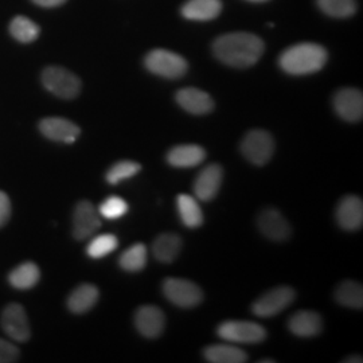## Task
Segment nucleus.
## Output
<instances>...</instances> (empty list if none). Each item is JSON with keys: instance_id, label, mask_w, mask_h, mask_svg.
Wrapping results in <instances>:
<instances>
[{"instance_id": "nucleus-1", "label": "nucleus", "mask_w": 363, "mask_h": 363, "mask_svg": "<svg viewBox=\"0 0 363 363\" xmlns=\"http://www.w3.org/2000/svg\"><path fill=\"white\" fill-rule=\"evenodd\" d=\"M213 52L225 65L244 69L257 64L264 42L250 33H230L214 40Z\"/></svg>"}, {"instance_id": "nucleus-2", "label": "nucleus", "mask_w": 363, "mask_h": 363, "mask_svg": "<svg viewBox=\"0 0 363 363\" xmlns=\"http://www.w3.org/2000/svg\"><path fill=\"white\" fill-rule=\"evenodd\" d=\"M327 52L318 43H298L281 52L279 64L291 76L312 74L325 67Z\"/></svg>"}, {"instance_id": "nucleus-3", "label": "nucleus", "mask_w": 363, "mask_h": 363, "mask_svg": "<svg viewBox=\"0 0 363 363\" xmlns=\"http://www.w3.org/2000/svg\"><path fill=\"white\" fill-rule=\"evenodd\" d=\"M42 84L54 96L72 100L81 91V81L72 72L60 66H49L42 73Z\"/></svg>"}, {"instance_id": "nucleus-4", "label": "nucleus", "mask_w": 363, "mask_h": 363, "mask_svg": "<svg viewBox=\"0 0 363 363\" xmlns=\"http://www.w3.org/2000/svg\"><path fill=\"white\" fill-rule=\"evenodd\" d=\"M145 67L160 77L181 78L187 73V61L177 52H169L164 49H156L148 52L144 60Z\"/></svg>"}, {"instance_id": "nucleus-5", "label": "nucleus", "mask_w": 363, "mask_h": 363, "mask_svg": "<svg viewBox=\"0 0 363 363\" xmlns=\"http://www.w3.org/2000/svg\"><path fill=\"white\" fill-rule=\"evenodd\" d=\"M241 152L255 166H265L274 152V140L267 130H249L241 142Z\"/></svg>"}, {"instance_id": "nucleus-6", "label": "nucleus", "mask_w": 363, "mask_h": 363, "mask_svg": "<svg viewBox=\"0 0 363 363\" xmlns=\"http://www.w3.org/2000/svg\"><path fill=\"white\" fill-rule=\"evenodd\" d=\"M163 294L172 304L181 308H193L203 300V292L190 280L169 277L163 281Z\"/></svg>"}, {"instance_id": "nucleus-7", "label": "nucleus", "mask_w": 363, "mask_h": 363, "mask_svg": "<svg viewBox=\"0 0 363 363\" xmlns=\"http://www.w3.org/2000/svg\"><path fill=\"white\" fill-rule=\"evenodd\" d=\"M217 334L223 340L232 343H259L265 340L267 331L262 325L247 320H228L217 328Z\"/></svg>"}, {"instance_id": "nucleus-8", "label": "nucleus", "mask_w": 363, "mask_h": 363, "mask_svg": "<svg viewBox=\"0 0 363 363\" xmlns=\"http://www.w3.org/2000/svg\"><path fill=\"white\" fill-rule=\"evenodd\" d=\"M295 300V291L291 286L273 288L252 306V311L259 318H271L284 311Z\"/></svg>"}, {"instance_id": "nucleus-9", "label": "nucleus", "mask_w": 363, "mask_h": 363, "mask_svg": "<svg viewBox=\"0 0 363 363\" xmlns=\"http://www.w3.org/2000/svg\"><path fill=\"white\" fill-rule=\"evenodd\" d=\"M1 327L9 337L16 342H27L31 335L26 311L21 304L11 303L1 313Z\"/></svg>"}, {"instance_id": "nucleus-10", "label": "nucleus", "mask_w": 363, "mask_h": 363, "mask_svg": "<svg viewBox=\"0 0 363 363\" xmlns=\"http://www.w3.org/2000/svg\"><path fill=\"white\" fill-rule=\"evenodd\" d=\"M101 226L100 216L89 201L78 202L73 214V235L78 241L86 240Z\"/></svg>"}, {"instance_id": "nucleus-11", "label": "nucleus", "mask_w": 363, "mask_h": 363, "mask_svg": "<svg viewBox=\"0 0 363 363\" xmlns=\"http://www.w3.org/2000/svg\"><path fill=\"white\" fill-rule=\"evenodd\" d=\"M39 130L52 142L66 144L76 143L81 133L78 125L62 117H48L40 120Z\"/></svg>"}, {"instance_id": "nucleus-12", "label": "nucleus", "mask_w": 363, "mask_h": 363, "mask_svg": "<svg viewBox=\"0 0 363 363\" xmlns=\"http://www.w3.org/2000/svg\"><path fill=\"white\" fill-rule=\"evenodd\" d=\"M334 108L340 118L350 123L361 121L363 116L362 91L354 88L337 91L334 97Z\"/></svg>"}, {"instance_id": "nucleus-13", "label": "nucleus", "mask_w": 363, "mask_h": 363, "mask_svg": "<svg viewBox=\"0 0 363 363\" xmlns=\"http://www.w3.org/2000/svg\"><path fill=\"white\" fill-rule=\"evenodd\" d=\"M259 229L267 238L273 241H286L291 237V225L276 208H265L259 213Z\"/></svg>"}, {"instance_id": "nucleus-14", "label": "nucleus", "mask_w": 363, "mask_h": 363, "mask_svg": "<svg viewBox=\"0 0 363 363\" xmlns=\"http://www.w3.org/2000/svg\"><path fill=\"white\" fill-rule=\"evenodd\" d=\"M223 178V169L220 164L213 163L202 169L194 182V194L196 199L208 202L220 191Z\"/></svg>"}, {"instance_id": "nucleus-15", "label": "nucleus", "mask_w": 363, "mask_h": 363, "mask_svg": "<svg viewBox=\"0 0 363 363\" xmlns=\"http://www.w3.org/2000/svg\"><path fill=\"white\" fill-rule=\"evenodd\" d=\"M166 325L164 313L155 306H143L135 313V325L145 337H160Z\"/></svg>"}, {"instance_id": "nucleus-16", "label": "nucleus", "mask_w": 363, "mask_h": 363, "mask_svg": "<svg viewBox=\"0 0 363 363\" xmlns=\"http://www.w3.org/2000/svg\"><path fill=\"white\" fill-rule=\"evenodd\" d=\"M337 223L345 230H358L362 228L363 202L357 195H346L337 210Z\"/></svg>"}, {"instance_id": "nucleus-17", "label": "nucleus", "mask_w": 363, "mask_h": 363, "mask_svg": "<svg viewBox=\"0 0 363 363\" xmlns=\"http://www.w3.org/2000/svg\"><path fill=\"white\" fill-rule=\"evenodd\" d=\"M177 103L193 115H206L214 109V101L206 91L196 88H184L177 93Z\"/></svg>"}, {"instance_id": "nucleus-18", "label": "nucleus", "mask_w": 363, "mask_h": 363, "mask_svg": "<svg viewBox=\"0 0 363 363\" xmlns=\"http://www.w3.org/2000/svg\"><path fill=\"white\" fill-rule=\"evenodd\" d=\"M288 328L296 337H316L323 330V320L318 312L298 311L289 319Z\"/></svg>"}, {"instance_id": "nucleus-19", "label": "nucleus", "mask_w": 363, "mask_h": 363, "mask_svg": "<svg viewBox=\"0 0 363 363\" xmlns=\"http://www.w3.org/2000/svg\"><path fill=\"white\" fill-rule=\"evenodd\" d=\"M206 157V151L195 144L177 145L169 150L167 154V162L169 166L178 169H190L201 164Z\"/></svg>"}, {"instance_id": "nucleus-20", "label": "nucleus", "mask_w": 363, "mask_h": 363, "mask_svg": "<svg viewBox=\"0 0 363 363\" xmlns=\"http://www.w3.org/2000/svg\"><path fill=\"white\" fill-rule=\"evenodd\" d=\"M222 10L220 0H189L182 7V15L190 21H211L216 19Z\"/></svg>"}, {"instance_id": "nucleus-21", "label": "nucleus", "mask_w": 363, "mask_h": 363, "mask_svg": "<svg viewBox=\"0 0 363 363\" xmlns=\"http://www.w3.org/2000/svg\"><path fill=\"white\" fill-rule=\"evenodd\" d=\"M100 296L97 286L82 284L77 286L67 298V307L73 313H85L91 310Z\"/></svg>"}, {"instance_id": "nucleus-22", "label": "nucleus", "mask_w": 363, "mask_h": 363, "mask_svg": "<svg viewBox=\"0 0 363 363\" xmlns=\"http://www.w3.org/2000/svg\"><path fill=\"white\" fill-rule=\"evenodd\" d=\"M182 238L178 234L164 233L156 237L152 245V252L157 261L169 264L178 257L181 252Z\"/></svg>"}, {"instance_id": "nucleus-23", "label": "nucleus", "mask_w": 363, "mask_h": 363, "mask_svg": "<svg viewBox=\"0 0 363 363\" xmlns=\"http://www.w3.org/2000/svg\"><path fill=\"white\" fill-rule=\"evenodd\" d=\"M205 359L211 363H244L247 354L233 345H213L203 351Z\"/></svg>"}, {"instance_id": "nucleus-24", "label": "nucleus", "mask_w": 363, "mask_h": 363, "mask_svg": "<svg viewBox=\"0 0 363 363\" xmlns=\"http://www.w3.org/2000/svg\"><path fill=\"white\" fill-rule=\"evenodd\" d=\"M39 279L40 271L38 265L31 261L21 264L9 276L10 284L16 289H31L33 286L38 284Z\"/></svg>"}, {"instance_id": "nucleus-25", "label": "nucleus", "mask_w": 363, "mask_h": 363, "mask_svg": "<svg viewBox=\"0 0 363 363\" xmlns=\"http://www.w3.org/2000/svg\"><path fill=\"white\" fill-rule=\"evenodd\" d=\"M177 205L183 225H186L190 229H195L203 223V213L199 208L196 199L191 195H179L177 199Z\"/></svg>"}, {"instance_id": "nucleus-26", "label": "nucleus", "mask_w": 363, "mask_h": 363, "mask_svg": "<svg viewBox=\"0 0 363 363\" xmlns=\"http://www.w3.org/2000/svg\"><path fill=\"white\" fill-rule=\"evenodd\" d=\"M335 298L339 304L345 307L361 310L363 307L362 286L350 280L343 281L335 291Z\"/></svg>"}, {"instance_id": "nucleus-27", "label": "nucleus", "mask_w": 363, "mask_h": 363, "mask_svg": "<svg viewBox=\"0 0 363 363\" xmlns=\"http://www.w3.org/2000/svg\"><path fill=\"white\" fill-rule=\"evenodd\" d=\"M120 267L127 272H139L147 264V247L143 244H135L120 256Z\"/></svg>"}, {"instance_id": "nucleus-28", "label": "nucleus", "mask_w": 363, "mask_h": 363, "mask_svg": "<svg viewBox=\"0 0 363 363\" xmlns=\"http://www.w3.org/2000/svg\"><path fill=\"white\" fill-rule=\"evenodd\" d=\"M10 33L22 43H31L38 38L39 26L26 16H16L10 23Z\"/></svg>"}, {"instance_id": "nucleus-29", "label": "nucleus", "mask_w": 363, "mask_h": 363, "mask_svg": "<svg viewBox=\"0 0 363 363\" xmlns=\"http://www.w3.org/2000/svg\"><path fill=\"white\" fill-rule=\"evenodd\" d=\"M118 247V240L113 234H101L93 238L86 247V253L91 259H103L116 250Z\"/></svg>"}, {"instance_id": "nucleus-30", "label": "nucleus", "mask_w": 363, "mask_h": 363, "mask_svg": "<svg viewBox=\"0 0 363 363\" xmlns=\"http://www.w3.org/2000/svg\"><path fill=\"white\" fill-rule=\"evenodd\" d=\"M323 13L334 18H349L357 11L355 0H316Z\"/></svg>"}, {"instance_id": "nucleus-31", "label": "nucleus", "mask_w": 363, "mask_h": 363, "mask_svg": "<svg viewBox=\"0 0 363 363\" xmlns=\"http://www.w3.org/2000/svg\"><path fill=\"white\" fill-rule=\"evenodd\" d=\"M140 169L142 166L136 162H130V160L117 162L116 164H113L106 172V182L111 184H117L120 182L135 177L138 172H140Z\"/></svg>"}, {"instance_id": "nucleus-32", "label": "nucleus", "mask_w": 363, "mask_h": 363, "mask_svg": "<svg viewBox=\"0 0 363 363\" xmlns=\"http://www.w3.org/2000/svg\"><path fill=\"white\" fill-rule=\"evenodd\" d=\"M128 211L127 202L120 196H109L100 205L99 213L106 220H117L121 218Z\"/></svg>"}, {"instance_id": "nucleus-33", "label": "nucleus", "mask_w": 363, "mask_h": 363, "mask_svg": "<svg viewBox=\"0 0 363 363\" xmlns=\"http://www.w3.org/2000/svg\"><path fill=\"white\" fill-rule=\"evenodd\" d=\"M19 349L4 340V339H0V363H13L16 362L19 359Z\"/></svg>"}, {"instance_id": "nucleus-34", "label": "nucleus", "mask_w": 363, "mask_h": 363, "mask_svg": "<svg viewBox=\"0 0 363 363\" xmlns=\"http://www.w3.org/2000/svg\"><path fill=\"white\" fill-rule=\"evenodd\" d=\"M11 217V202L6 193L0 191V228L4 226Z\"/></svg>"}, {"instance_id": "nucleus-35", "label": "nucleus", "mask_w": 363, "mask_h": 363, "mask_svg": "<svg viewBox=\"0 0 363 363\" xmlns=\"http://www.w3.org/2000/svg\"><path fill=\"white\" fill-rule=\"evenodd\" d=\"M35 4H38L40 7H46V9H52V7H58L61 4H64L66 0H33Z\"/></svg>"}, {"instance_id": "nucleus-36", "label": "nucleus", "mask_w": 363, "mask_h": 363, "mask_svg": "<svg viewBox=\"0 0 363 363\" xmlns=\"http://www.w3.org/2000/svg\"><path fill=\"white\" fill-rule=\"evenodd\" d=\"M343 362H355V363H361L362 362V358L361 357H351V358H347V359H345Z\"/></svg>"}, {"instance_id": "nucleus-37", "label": "nucleus", "mask_w": 363, "mask_h": 363, "mask_svg": "<svg viewBox=\"0 0 363 363\" xmlns=\"http://www.w3.org/2000/svg\"><path fill=\"white\" fill-rule=\"evenodd\" d=\"M249 1H256V3H259V1H267V0H249Z\"/></svg>"}]
</instances>
